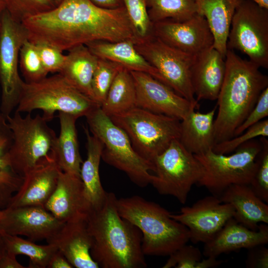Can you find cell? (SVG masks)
I'll return each instance as SVG.
<instances>
[{
    "instance_id": "cell-1",
    "label": "cell",
    "mask_w": 268,
    "mask_h": 268,
    "mask_svg": "<svg viewBox=\"0 0 268 268\" xmlns=\"http://www.w3.org/2000/svg\"><path fill=\"white\" fill-rule=\"evenodd\" d=\"M28 40L63 52L96 41L137 40L124 6H98L90 0H63L53 9L24 20Z\"/></svg>"
},
{
    "instance_id": "cell-36",
    "label": "cell",
    "mask_w": 268,
    "mask_h": 268,
    "mask_svg": "<svg viewBox=\"0 0 268 268\" xmlns=\"http://www.w3.org/2000/svg\"><path fill=\"white\" fill-rule=\"evenodd\" d=\"M122 0L137 40L152 35L153 24L148 15L147 0Z\"/></svg>"
},
{
    "instance_id": "cell-3",
    "label": "cell",
    "mask_w": 268,
    "mask_h": 268,
    "mask_svg": "<svg viewBox=\"0 0 268 268\" xmlns=\"http://www.w3.org/2000/svg\"><path fill=\"white\" fill-rule=\"evenodd\" d=\"M225 73L218 97L214 121L215 144L234 137L236 130L268 86V77L260 67L227 49Z\"/></svg>"
},
{
    "instance_id": "cell-44",
    "label": "cell",
    "mask_w": 268,
    "mask_h": 268,
    "mask_svg": "<svg viewBox=\"0 0 268 268\" xmlns=\"http://www.w3.org/2000/svg\"><path fill=\"white\" fill-rule=\"evenodd\" d=\"M48 268H73L64 254L59 250L51 258Z\"/></svg>"
},
{
    "instance_id": "cell-34",
    "label": "cell",
    "mask_w": 268,
    "mask_h": 268,
    "mask_svg": "<svg viewBox=\"0 0 268 268\" xmlns=\"http://www.w3.org/2000/svg\"><path fill=\"white\" fill-rule=\"evenodd\" d=\"M123 68L116 63L98 58L92 80L91 87L94 100L100 106L105 100L115 77Z\"/></svg>"
},
{
    "instance_id": "cell-22",
    "label": "cell",
    "mask_w": 268,
    "mask_h": 268,
    "mask_svg": "<svg viewBox=\"0 0 268 268\" xmlns=\"http://www.w3.org/2000/svg\"><path fill=\"white\" fill-rule=\"evenodd\" d=\"M268 242V226L261 224L257 230L247 228L233 217L229 219L222 228L209 241L204 243V256L217 257L223 253L242 248L249 249Z\"/></svg>"
},
{
    "instance_id": "cell-14",
    "label": "cell",
    "mask_w": 268,
    "mask_h": 268,
    "mask_svg": "<svg viewBox=\"0 0 268 268\" xmlns=\"http://www.w3.org/2000/svg\"><path fill=\"white\" fill-rule=\"evenodd\" d=\"M231 204L222 202L214 195L202 198L191 206L183 207L179 214L170 216L185 226L193 243H205L210 240L226 222L233 217Z\"/></svg>"
},
{
    "instance_id": "cell-46",
    "label": "cell",
    "mask_w": 268,
    "mask_h": 268,
    "mask_svg": "<svg viewBox=\"0 0 268 268\" xmlns=\"http://www.w3.org/2000/svg\"><path fill=\"white\" fill-rule=\"evenodd\" d=\"M96 5L105 8L113 9L124 6L122 0H90Z\"/></svg>"
},
{
    "instance_id": "cell-41",
    "label": "cell",
    "mask_w": 268,
    "mask_h": 268,
    "mask_svg": "<svg viewBox=\"0 0 268 268\" xmlns=\"http://www.w3.org/2000/svg\"><path fill=\"white\" fill-rule=\"evenodd\" d=\"M43 67L49 72H60L66 60V55L55 47L43 43L35 44Z\"/></svg>"
},
{
    "instance_id": "cell-11",
    "label": "cell",
    "mask_w": 268,
    "mask_h": 268,
    "mask_svg": "<svg viewBox=\"0 0 268 268\" xmlns=\"http://www.w3.org/2000/svg\"><path fill=\"white\" fill-rule=\"evenodd\" d=\"M227 49L237 50L260 67L268 68V9L240 0L232 17Z\"/></svg>"
},
{
    "instance_id": "cell-48",
    "label": "cell",
    "mask_w": 268,
    "mask_h": 268,
    "mask_svg": "<svg viewBox=\"0 0 268 268\" xmlns=\"http://www.w3.org/2000/svg\"><path fill=\"white\" fill-rule=\"evenodd\" d=\"M260 7L268 9V0H251Z\"/></svg>"
},
{
    "instance_id": "cell-28",
    "label": "cell",
    "mask_w": 268,
    "mask_h": 268,
    "mask_svg": "<svg viewBox=\"0 0 268 268\" xmlns=\"http://www.w3.org/2000/svg\"><path fill=\"white\" fill-rule=\"evenodd\" d=\"M86 137L87 157L82 162L80 176L83 183L85 196L90 210L99 207L104 202L107 192L103 189L99 175L102 144L95 136L84 128Z\"/></svg>"
},
{
    "instance_id": "cell-43",
    "label": "cell",
    "mask_w": 268,
    "mask_h": 268,
    "mask_svg": "<svg viewBox=\"0 0 268 268\" xmlns=\"http://www.w3.org/2000/svg\"><path fill=\"white\" fill-rule=\"evenodd\" d=\"M265 244L249 248L245 261L246 266L250 268H268V249Z\"/></svg>"
},
{
    "instance_id": "cell-16",
    "label": "cell",
    "mask_w": 268,
    "mask_h": 268,
    "mask_svg": "<svg viewBox=\"0 0 268 268\" xmlns=\"http://www.w3.org/2000/svg\"><path fill=\"white\" fill-rule=\"evenodd\" d=\"M2 209L0 232L25 236L33 242L46 240L48 242L65 224L42 206L28 205Z\"/></svg>"
},
{
    "instance_id": "cell-13",
    "label": "cell",
    "mask_w": 268,
    "mask_h": 268,
    "mask_svg": "<svg viewBox=\"0 0 268 268\" xmlns=\"http://www.w3.org/2000/svg\"><path fill=\"white\" fill-rule=\"evenodd\" d=\"M134 45L137 51L158 70L166 85L189 101L198 102L195 98L190 73L196 56L167 45L154 34L137 40Z\"/></svg>"
},
{
    "instance_id": "cell-24",
    "label": "cell",
    "mask_w": 268,
    "mask_h": 268,
    "mask_svg": "<svg viewBox=\"0 0 268 268\" xmlns=\"http://www.w3.org/2000/svg\"><path fill=\"white\" fill-rule=\"evenodd\" d=\"M134 43L132 40L96 41L85 45L98 58L116 63L130 71L148 73L165 83L158 70L137 51Z\"/></svg>"
},
{
    "instance_id": "cell-40",
    "label": "cell",
    "mask_w": 268,
    "mask_h": 268,
    "mask_svg": "<svg viewBox=\"0 0 268 268\" xmlns=\"http://www.w3.org/2000/svg\"><path fill=\"white\" fill-rule=\"evenodd\" d=\"M169 256L162 268H196L201 260V253L198 248L186 244Z\"/></svg>"
},
{
    "instance_id": "cell-10",
    "label": "cell",
    "mask_w": 268,
    "mask_h": 268,
    "mask_svg": "<svg viewBox=\"0 0 268 268\" xmlns=\"http://www.w3.org/2000/svg\"><path fill=\"white\" fill-rule=\"evenodd\" d=\"M153 165L155 174L150 184L160 195L173 196L185 204L192 186L198 183L203 172L194 154L175 139L154 159Z\"/></svg>"
},
{
    "instance_id": "cell-52",
    "label": "cell",
    "mask_w": 268,
    "mask_h": 268,
    "mask_svg": "<svg viewBox=\"0 0 268 268\" xmlns=\"http://www.w3.org/2000/svg\"><path fill=\"white\" fill-rule=\"evenodd\" d=\"M3 215L2 209L0 208V219L1 218Z\"/></svg>"
},
{
    "instance_id": "cell-25",
    "label": "cell",
    "mask_w": 268,
    "mask_h": 268,
    "mask_svg": "<svg viewBox=\"0 0 268 268\" xmlns=\"http://www.w3.org/2000/svg\"><path fill=\"white\" fill-rule=\"evenodd\" d=\"M217 106L201 113L192 108L180 121L179 141L190 152L198 154L212 149L215 144L214 121Z\"/></svg>"
},
{
    "instance_id": "cell-23",
    "label": "cell",
    "mask_w": 268,
    "mask_h": 268,
    "mask_svg": "<svg viewBox=\"0 0 268 268\" xmlns=\"http://www.w3.org/2000/svg\"><path fill=\"white\" fill-rule=\"evenodd\" d=\"M224 203L232 205L233 218L240 224L253 230L258 224H268V205L253 191L249 185L234 184L227 187L218 197Z\"/></svg>"
},
{
    "instance_id": "cell-5",
    "label": "cell",
    "mask_w": 268,
    "mask_h": 268,
    "mask_svg": "<svg viewBox=\"0 0 268 268\" xmlns=\"http://www.w3.org/2000/svg\"><path fill=\"white\" fill-rule=\"evenodd\" d=\"M100 107L94 100L73 86L61 73L34 82L23 81L16 112L19 113L42 111L48 122L56 112L78 118L86 117Z\"/></svg>"
},
{
    "instance_id": "cell-2",
    "label": "cell",
    "mask_w": 268,
    "mask_h": 268,
    "mask_svg": "<svg viewBox=\"0 0 268 268\" xmlns=\"http://www.w3.org/2000/svg\"><path fill=\"white\" fill-rule=\"evenodd\" d=\"M117 199L115 194L107 192L103 203L88 214L93 241L91 256L99 268H146L141 233L119 214Z\"/></svg>"
},
{
    "instance_id": "cell-20",
    "label": "cell",
    "mask_w": 268,
    "mask_h": 268,
    "mask_svg": "<svg viewBox=\"0 0 268 268\" xmlns=\"http://www.w3.org/2000/svg\"><path fill=\"white\" fill-rule=\"evenodd\" d=\"M44 207L63 223L81 214H88L90 207L80 176L61 171L56 187Z\"/></svg>"
},
{
    "instance_id": "cell-51",
    "label": "cell",
    "mask_w": 268,
    "mask_h": 268,
    "mask_svg": "<svg viewBox=\"0 0 268 268\" xmlns=\"http://www.w3.org/2000/svg\"><path fill=\"white\" fill-rule=\"evenodd\" d=\"M63 0H54L55 3H56V5H58Z\"/></svg>"
},
{
    "instance_id": "cell-8",
    "label": "cell",
    "mask_w": 268,
    "mask_h": 268,
    "mask_svg": "<svg viewBox=\"0 0 268 268\" xmlns=\"http://www.w3.org/2000/svg\"><path fill=\"white\" fill-rule=\"evenodd\" d=\"M262 147L261 141L254 139L240 146L231 155L216 153L212 149L194 154L203 169L197 184L218 197L230 185H250Z\"/></svg>"
},
{
    "instance_id": "cell-47",
    "label": "cell",
    "mask_w": 268,
    "mask_h": 268,
    "mask_svg": "<svg viewBox=\"0 0 268 268\" xmlns=\"http://www.w3.org/2000/svg\"><path fill=\"white\" fill-rule=\"evenodd\" d=\"M223 261L216 259V257H207L206 259L201 260L197 266L196 268H209L217 267L221 265Z\"/></svg>"
},
{
    "instance_id": "cell-37",
    "label": "cell",
    "mask_w": 268,
    "mask_h": 268,
    "mask_svg": "<svg viewBox=\"0 0 268 268\" xmlns=\"http://www.w3.org/2000/svg\"><path fill=\"white\" fill-rule=\"evenodd\" d=\"M5 9L15 20L22 22L32 16L50 10L57 5L54 0H3Z\"/></svg>"
},
{
    "instance_id": "cell-45",
    "label": "cell",
    "mask_w": 268,
    "mask_h": 268,
    "mask_svg": "<svg viewBox=\"0 0 268 268\" xmlns=\"http://www.w3.org/2000/svg\"><path fill=\"white\" fill-rule=\"evenodd\" d=\"M0 268H25L16 260V256L5 251L0 259Z\"/></svg>"
},
{
    "instance_id": "cell-33",
    "label": "cell",
    "mask_w": 268,
    "mask_h": 268,
    "mask_svg": "<svg viewBox=\"0 0 268 268\" xmlns=\"http://www.w3.org/2000/svg\"><path fill=\"white\" fill-rule=\"evenodd\" d=\"M147 3L153 24L166 19L184 21L199 13L195 0H147Z\"/></svg>"
},
{
    "instance_id": "cell-31",
    "label": "cell",
    "mask_w": 268,
    "mask_h": 268,
    "mask_svg": "<svg viewBox=\"0 0 268 268\" xmlns=\"http://www.w3.org/2000/svg\"><path fill=\"white\" fill-rule=\"evenodd\" d=\"M136 90L130 71L123 68L117 74L100 106L108 117L136 107Z\"/></svg>"
},
{
    "instance_id": "cell-7",
    "label": "cell",
    "mask_w": 268,
    "mask_h": 268,
    "mask_svg": "<svg viewBox=\"0 0 268 268\" xmlns=\"http://www.w3.org/2000/svg\"><path fill=\"white\" fill-rule=\"evenodd\" d=\"M128 136L134 150L153 164L175 139H179L180 121L135 107L110 117Z\"/></svg>"
},
{
    "instance_id": "cell-17",
    "label": "cell",
    "mask_w": 268,
    "mask_h": 268,
    "mask_svg": "<svg viewBox=\"0 0 268 268\" xmlns=\"http://www.w3.org/2000/svg\"><path fill=\"white\" fill-rule=\"evenodd\" d=\"M153 34L167 45L194 56L213 46L214 42L205 18L199 13L184 21L166 19L153 23Z\"/></svg>"
},
{
    "instance_id": "cell-18",
    "label": "cell",
    "mask_w": 268,
    "mask_h": 268,
    "mask_svg": "<svg viewBox=\"0 0 268 268\" xmlns=\"http://www.w3.org/2000/svg\"><path fill=\"white\" fill-rule=\"evenodd\" d=\"M61 171L53 157L42 159L23 175L20 188L6 207H44L56 187Z\"/></svg>"
},
{
    "instance_id": "cell-42",
    "label": "cell",
    "mask_w": 268,
    "mask_h": 268,
    "mask_svg": "<svg viewBox=\"0 0 268 268\" xmlns=\"http://www.w3.org/2000/svg\"><path fill=\"white\" fill-rule=\"evenodd\" d=\"M268 116V87L261 93L252 110L236 130L234 137L243 132L251 126L261 121Z\"/></svg>"
},
{
    "instance_id": "cell-12",
    "label": "cell",
    "mask_w": 268,
    "mask_h": 268,
    "mask_svg": "<svg viewBox=\"0 0 268 268\" xmlns=\"http://www.w3.org/2000/svg\"><path fill=\"white\" fill-rule=\"evenodd\" d=\"M28 39V32L21 22L3 11L0 28V112L6 117L16 108L23 80L18 72L20 49Z\"/></svg>"
},
{
    "instance_id": "cell-15",
    "label": "cell",
    "mask_w": 268,
    "mask_h": 268,
    "mask_svg": "<svg viewBox=\"0 0 268 268\" xmlns=\"http://www.w3.org/2000/svg\"><path fill=\"white\" fill-rule=\"evenodd\" d=\"M131 72L136 90V107L180 121L192 108L199 107L198 102L189 101L151 75L142 72Z\"/></svg>"
},
{
    "instance_id": "cell-9",
    "label": "cell",
    "mask_w": 268,
    "mask_h": 268,
    "mask_svg": "<svg viewBox=\"0 0 268 268\" xmlns=\"http://www.w3.org/2000/svg\"><path fill=\"white\" fill-rule=\"evenodd\" d=\"M6 120L12 134L9 151L11 165L14 171L22 176L40 160L53 157L57 136L42 116L23 117L15 111Z\"/></svg>"
},
{
    "instance_id": "cell-50",
    "label": "cell",
    "mask_w": 268,
    "mask_h": 268,
    "mask_svg": "<svg viewBox=\"0 0 268 268\" xmlns=\"http://www.w3.org/2000/svg\"><path fill=\"white\" fill-rule=\"evenodd\" d=\"M5 9V4L3 0H0V28L1 15L3 11H4Z\"/></svg>"
},
{
    "instance_id": "cell-19",
    "label": "cell",
    "mask_w": 268,
    "mask_h": 268,
    "mask_svg": "<svg viewBox=\"0 0 268 268\" xmlns=\"http://www.w3.org/2000/svg\"><path fill=\"white\" fill-rule=\"evenodd\" d=\"M87 215L81 214L67 221L59 233L47 242L56 246L73 268H99L90 255L93 241L88 228Z\"/></svg>"
},
{
    "instance_id": "cell-26",
    "label": "cell",
    "mask_w": 268,
    "mask_h": 268,
    "mask_svg": "<svg viewBox=\"0 0 268 268\" xmlns=\"http://www.w3.org/2000/svg\"><path fill=\"white\" fill-rule=\"evenodd\" d=\"M214 39L213 47L225 58L231 21L240 0H195Z\"/></svg>"
},
{
    "instance_id": "cell-35",
    "label": "cell",
    "mask_w": 268,
    "mask_h": 268,
    "mask_svg": "<svg viewBox=\"0 0 268 268\" xmlns=\"http://www.w3.org/2000/svg\"><path fill=\"white\" fill-rule=\"evenodd\" d=\"M19 65L26 82L38 81L48 74L43 67L36 45L28 39L20 49Z\"/></svg>"
},
{
    "instance_id": "cell-29",
    "label": "cell",
    "mask_w": 268,
    "mask_h": 268,
    "mask_svg": "<svg viewBox=\"0 0 268 268\" xmlns=\"http://www.w3.org/2000/svg\"><path fill=\"white\" fill-rule=\"evenodd\" d=\"M98 58L85 45L68 50L61 73L73 86L94 100L91 83Z\"/></svg>"
},
{
    "instance_id": "cell-49",
    "label": "cell",
    "mask_w": 268,
    "mask_h": 268,
    "mask_svg": "<svg viewBox=\"0 0 268 268\" xmlns=\"http://www.w3.org/2000/svg\"><path fill=\"white\" fill-rule=\"evenodd\" d=\"M5 250L4 246V244L3 242V241L1 238V236L0 235V259L3 255V253H4Z\"/></svg>"
},
{
    "instance_id": "cell-30",
    "label": "cell",
    "mask_w": 268,
    "mask_h": 268,
    "mask_svg": "<svg viewBox=\"0 0 268 268\" xmlns=\"http://www.w3.org/2000/svg\"><path fill=\"white\" fill-rule=\"evenodd\" d=\"M12 142L11 130L6 117L0 112V208H5L20 188L23 176L11 165L9 151Z\"/></svg>"
},
{
    "instance_id": "cell-32",
    "label": "cell",
    "mask_w": 268,
    "mask_h": 268,
    "mask_svg": "<svg viewBox=\"0 0 268 268\" xmlns=\"http://www.w3.org/2000/svg\"><path fill=\"white\" fill-rule=\"evenodd\" d=\"M5 251L14 256L22 255L29 258L28 268H46L53 255L58 250L54 244H36L17 235L0 232Z\"/></svg>"
},
{
    "instance_id": "cell-38",
    "label": "cell",
    "mask_w": 268,
    "mask_h": 268,
    "mask_svg": "<svg viewBox=\"0 0 268 268\" xmlns=\"http://www.w3.org/2000/svg\"><path fill=\"white\" fill-rule=\"evenodd\" d=\"M268 136V120H262L251 126L242 134L229 139L216 143L212 150L218 154H228L234 151L243 144L257 137Z\"/></svg>"
},
{
    "instance_id": "cell-39",
    "label": "cell",
    "mask_w": 268,
    "mask_h": 268,
    "mask_svg": "<svg viewBox=\"0 0 268 268\" xmlns=\"http://www.w3.org/2000/svg\"><path fill=\"white\" fill-rule=\"evenodd\" d=\"M262 149L257 158V166L250 186L255 194L263 201L268 202V141L260 137Z\"/></svg>"
},
{
    "instance_id": "cell-4",
    "label": "cell",
    "mask_w": 268,
    "mask_h": 268,
    "mask_svg": "<svg viewBox=\"0 0 268 268\" xmlns=\"http://www.w3.org/2000/svg\"><path fill=\"white\" fill-rule=\"evenodd\" d=\"M119 214L142 234L144 255L169 256L190 240L188 229L159 204L134 195L117 199Z\"/></svg>"
},
{
    "instance_id": "cell-27",
    "label": "cell",
    "mask_w": 268,
    "mask_h": 268,
    "mask_svg": "<svg viewBox=\"0 0 268 268\" xmlns=\"http://www.w3.org/2000/svg\"><path fill=\"white\" fill-rule=\"evenodd\" d=\"M59 118L60 131L54 148V158L62 171L80 176L83 161L75 126L78 118L62 112L59 113Z\"/></svg>"
},
{
    "instance_id": "cell-21",
    "label": "cell",
    "mask_w": 268,
    "mask_h": 268,
    "mask_svg": "<svg viewBox=\"0 0 268 268\" xmlns=\"http://www.w3.org/2000/svg\"><path fill=\"white\" fill-rule=\"evenodd\" d=\"M225 58L213 46L196 55L190 71L196 100H217L225 73Z\"/></svg>"
},
{
    "instance_id": "cell-6",
    "label": "cell",
    "mask_w": 268,
    "mask_h": 268,
    "mask_svg": "<svg viewBox=\"0 0 268 268\" xmlns=\"http://www.w3.org/2000/svg\"><path fill=\"white\" fill-rule=\"evenodd\" d=\"M91 134L102 144L101 159L108 164L124 172L138 187L151 184L154 172L152 164L134 150L126 133L116 125L98 107L86 117Z\"/></svg>"
}]
</instances>
